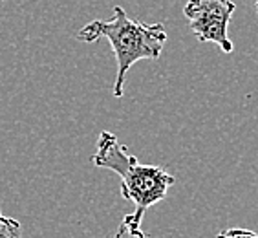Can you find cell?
I'll return each instance as SVG.
<instances>
[{
    "instance_id": "7",
    "label": "cell",
    "mask_w": 258,
    "mask_h": 238,
    "mask_svg": "<svg viewBox=\"0 0 258 238\" xmlns=\"http://www.w3.org/2000/svg\"><path fill=\"white\" fill-rule=\"evenodd\" d=\"M256 13H258V0H256Z\"/></svg>"
},
{
    "instance_id": "1",
    "label": "cell",
    "mask_w": 258,
    "mask_h": 238,
    "mask_svg": "<svg viewBox=\"0 0 258 238\" xmlns=\"http://www.w3.org/2000/svg\"><path fill=\"white\" fill-rule=\"evenodd\" d=\"M92 163L97 169L112 170L121 178V196L134 204V213L126 214L121 223L130 238H147L141 229L145 213L167 196L176 178L156 165H143L136 156L126 152V147L108 130L99 134Z\"/></svg>"
},
{
    "instance_id": "2",
    "label": "cell",
    "mask_w": 258,
    "mask_h": 238,
    "mask_svg": "<svg viewBox=\"0 0 258 238\" xmlns=\"http://www.w3.org/2000/svg\"><path fill=\"white\" fill-rule=\"evenodd\" d=\"M83 42L106 39L117 63V75L112 88L114 97H121L128 70L139 61H158L167 42V30L161 22L145 24L132 20L121 6L114 8L110 20H92L77 31Z\"/></svg>"
},
{
    "instance_id": "8",
    "label": "cell",
    "mask_w": 258,
    "mask_h": 238,
    "mask_svg": "<svg viewBox=\"0 0 258 238\" xmlns=\"http://www.w3.org/2000/svg\"><path fill=\"white\" fill-rule=\"evenodd\" d=\"M2 2H6V0H0V4H2Z\"/></svg>"
},
{
    "instance_id": "6",
    "label": "cell",
    "mask_w": 258,
    "mask_h": 238,
    "mask_svg": "<svg viewBox=\"0 0 258 238\" xmlns=\"http://www.w3.org/2000/svg\"><path fill=\"white\" fill-rule=\"evenodd\" d=\"M124 233H126V227H124L123 223H121L119 229H117V233L114 234V238H123V234H124Z\"/></svg>"
},
{
    "instance_id": "5",
    "label": "cell",
    "mask_w": 258,
    "mask_h": 238,
    "mask_svg": "<svg viewBox=\"0 0 258 238\" xmlns=\"http://www.w3.org/2000/svg\"><path fill=\"white\" fill-rule=\"evenodd\" d=\"M216 238H258L256 233L249 231V229H242V227H231L225 229L222 233H218Z\"/></svg>"
},
{
    "instance_id": "3",
    "label": "cell",
    "mask_w": 258,
    "mask_h": 238,
    "mask_svg": "<svg viewBox=\"0 0 258 238\" xmlns=\"http://www.w3.org/2000/svg\"><path fill=\"white\" fill-rule=\"evenodd\" d=\"M236 4L233 0H187L183 15L200 42H213L224 51L233 53L234 44L229 39V22Z\"/></svg>"
},
{
    "instance_id": "4",
    "label": "cell",
    "mask_w": 258,
    "mask_h": 238,
    "mask_svg": "<svg viewBox=\"0 0 258 238\" xmlns=\"http://www.w3.org/2000/svg\"><path fill=\"white\" fill-rule=\"evenodd\" d=\"M0 238H22L20 222L0 211Z\"/></svg>"
}]
</instances>
